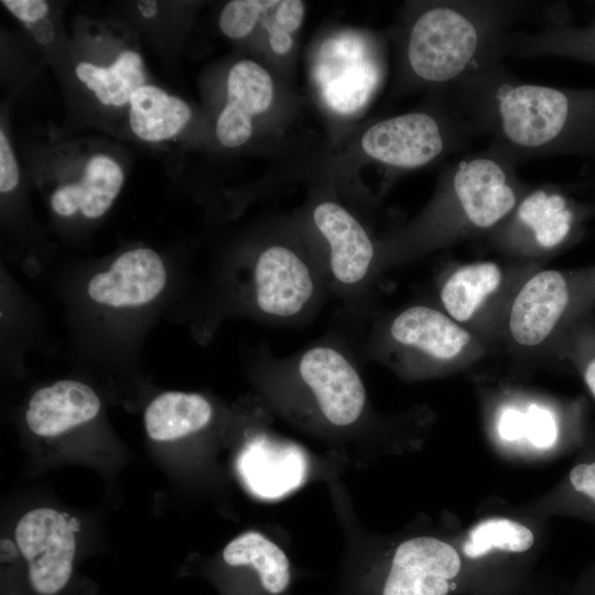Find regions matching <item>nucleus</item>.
Masks as SVG:
<instances>
[{"instance_id":"f257e3e1","label":"nucleus","mask_w":595,"mask_h":595,"mask_svg":"<svg viewBox=\"0 0 595 595\" xmlns=\"http://www.w3.org/2000/svg\"><path fill=\"white\" fill-rule=\"evenodd\" d=\"M444 91L482 137L520 164L570 155L595 166V87L524 82L499 61Z\"/></svg>"},{"instance_id":"f03ea898","label":"nucleus","mask_w":595,"mask_h":595,"mask_svg":"<svg viewBox=\"0 0 595 595\" xmlns=\"http://www.w3.org/2000/svg\"><path fill=\"white\" fill-rule=\"evenodd\" d=\"M536 7L518 0H455L429 4L408 31L405 63L421 83L448 89L504 61L515 26Z\"/></svg>"},{"instance_id":"7ed1b4c3","label":"nucleus","mask_w":595,"mask_h":595,"mask_svg":"<svg viewBox=\"0 0 595 595\" xmlns=\"http://www.w3.org/2000/svg\"><path fill=\"white\" fill-rule=\"evenodd\" d=\"M520 163L489 143L459 156L443 173L437 194L419 225L424 249L488 236L515 209L532 184L518 174Z\"/></svg>"},{"instance_id":"20e7f679","label":"nucleus","mask_w":595,"mask_h":595,"mask_svg":"<svg viewBox=\"0 0 595 595\" xmlns=\"http://www.w3.org/2000/svg\"><path fill=\"white\" fill-rule=\"evenodd\" d=\"M443 94V104L435 112L411 111L369 127L360 141L364 152L386 165L410 170L466 151L482 136L444 90Z\"/></svg>"},{"instance_id":"39448f33","label":"nucleus","mask_w":595,"mask_h":595,"mask_svg":"<svg viewBox=\"0 0 595 595\" xmlns=\"http://www.w3.org/2000/svg\"><path fill=\"white\" fill-rule=\"evenodd\" d=\"M538 263L510 260L468 262L448 271L439 289L441 309L486 343L504 332L510 304Z\"/></svg>"},{"instance_id":"423d86ee","label":"nucleus","mask_w":595,"mask_h":595,"mask_svg":"<svg viewBox=\"0 0 595 595\" xmlns=\"http://www.w3.org/2000/svg\"><path fill=\"white\" fill-rule=\"evenodd\" d=\"M388 360L414 370L450 371L480 360L487 343L442 309L418 304L405 307L385 332Z\"/></svg>"},{"instance_id":"0eeeda50","label":"nucleus","mask_w":595,"mask_h":595,"mask_svg":"<svg viewBox=\"0 0 595 595\" xmlns=\"http://www.w3.org/2000/svg\"><path fill=\"white\" fill-rule=\"evenodd\" d=\"M582 216L581 207L563 187L531 185L487 241L512 260L538 263L572 240Z\"/></svg>"},{"instance_id":"6e6552de","label":"nucleus","mask_w":595,"mask_h":595,"mask_svg":"<svg viewBox=\"0 0 595 595\" xmlns=\"http://www.w3.org/2000/svg\"><path fill=\"white\" fill-rule=\"evenodd\" d=\"M15 541L26 561L28 580L37 595H58L68 585L76 540L66 517L51 508L26 512L15 527Z\"/></svg>"},{"instance_id":"1a4fd4ad","label":"nucleus","mask_w":595,"mask_h":595,"mask_svg":"<svg viewBox=\"0 0 595 595\" xmlns=\"http://www.w3.org/2000/svg\"><path fill=\"white\" fill-rule=\"evenodd\" d=\"M296 370L329 423L347 426L358 420L366 404V390L342 351L328 345L313 346L301 354Z\"/></svg>"},{"instance_id":"9d476101","label":"nucleus","mask_w":595,"mask_h":595,"mask_svg":"<svg viewBox=\"0 0 595 595\" xmlns=\"http://www.w3.org/2000/svg\"><path fill=\"white\" fill-rule=\"evenodd\" d=\"M252 282L258 310L280 320L302 314L313 303L317 291L314 269L282 245L270 246L258 256Z\"/></svg>"},{"instance_id":"9b49d317","label":"nucleus","mask_w":595,"mask_h":595,"mask_svg":"<svg viewBox=\"0 0 595 595\" xmlns=\"http://www.w3.org/2000/svg\"><path fill=\"white\" fill-rule=\"evenodd\" d=\"M459 570L461 558L451 544L412 538L397 548L380 595H447Z\"/></svg>"},{"instance_id":"f8f14e48","label":"nucleus","mask_w":595,"mask_h":595,"mask_svg":"<svg viewBox=\"0 0 595 595\" xmlns=\"http://www.w3.org/2000/svg\"><path fill=\"white\" fill-rule=\"evenodd\" d=\"M166 271L152 249L123 252L107 271L88 282L87 292L96 303L111 307H136L153 301L164 289Z\"/></svg>"},{"instance_id":"ddd939ff","label":"nucleus","mask_w":595,"mask_h":595,"mask_svg":"<svg viewBox=\"0 0 595 595\" xmlns=\"http://www.w3.org/2000/svg\"><path fill=\"white\" fill-rule=\"evenodd\" d=\"M314 224L329 247V270L343 286L354 288L369 274L375 246L360 223L343 206L323 202L313 212Z\"/></svg>"},{"instance_id":"4468645a","label":"nucleus","mask_w":595,"mask_h":595,"mask_svg":"<svg viewBox=\"0 0 595 595\" xmlns=\"http://www.w3.org/2000/svg\"><path fill=\"white\" fill-rule=\"evenodd\" d=\"M273 100V82L258 63L242 60L227 77V104L216 122V137L227 148L246 143L252 134V117L264 112Z\"/></svg>"},{"instance_id":"2eb2a0df","label":"nucleus","mask_w":595,"mask_h":595,"mask_svg":"<svg viewBox=\"0 0 595 595\" xmlns=\"http://www.w3.org/2000/svg\"><path fill=\"white\" fill-rule=\"evenodd\" d=\"M237 469L252 494L274 499L303 483L306 459L294 445L259 437L242 448L237 459Z\"/></svg>"},{"instance_id":"dca6fc26","label":"nucleus","mask_w":595,"mask_h":595,"mask_svg":"<svg viewBox=\"0 0 595 595\" xmlns=\"http://www.w3.org/2000/svg\"><path fill=\"white\" fill-rule=\"evenodd\" d=\"M99 410L100 400L89 386L61 380L32 396L25 420L34 434L56 436L93 420Z\"/></svg>"},{"instance_id":"f3484780","label":"nucleus","mask_w":595,"mask_h":595,"mask_svg":"<svg viewBox=\"0 0 595 595\" xmlns=\"http://www.w3.org/2000/svg\"><path fill=\"white\" fill-rule=\"evenodd\" d=\"M125 181L121 166L110 156H91L78 183L57 187L51 196L53 210L64 217L80 212L85 217H101L112 205Z\"/></svg>"},{"instance_id":"a211bd4d","label":"nucleus","mask_w":595,"mask_h":595,"mask_svg":"<svg viewBox=\"0 0 595 595\" xmlns=\"http://www.w3.org/2000/svg\"><path fill=\"white\" fill-rule=\"evenodd\" d=\"M506 55L556 57L595 66V22L583 26L549 24L538 31L515 30L507 39Z\"/></svg>"},{"instance_id":"6ab92c4d","label":"nucleus","mask_w":595,"mask_h":595,"mask_svg":"<svg viewBox=\"0 0 595 595\" xmlns=\"http://www.w3.org/2000/svg\"><path fill=\"white\" fill-rule=\"evenodd\" d=\"M192 118L190 106L154 85H143L129 101V125L148 142L169 140L178 134Z\"/></svg>"},{"instance_id":"aec40b11","label":"nucleus","mask_w":595,"mask_h":595,"mask_svg":"<svg viewBox=\"0 0 595 595\" xmlns=\"http://www.w3.org/2000/svg\"><path fill=\"white\" fill-rule=\"evenodd\" d=\"M210 418L212 407L201 394L169 391L148 405L144 426L150 439L169 442L199 431Z\"/></svg>"},{"instance_id":"412c9836","label":"nucleus","mask_w":595,"mask_h":595,"mask_svg":"<svg viewBox=\"0 0 595 595\" xmlns=\"http://www.w3.org/2000/svg\"><path fill=\"white\" fill-rule=\"evenodd\" d=\"M223 560L229 567L253 569L268 595H282L290 586L286 554L261 533L249 531L231 540L223 551Z\"/></svg>"},{"instance_id":"4be33fe9","label":"nucleus","mask_w":595,"mask_h":595,"mask_svg":"<svg viewBox=\"0 0 595 595\" xmlns=\"http://www.w3.org/2000/svg\"><path fill=\"white\" fill-rule=\"evenodd\" d=\"M75 73L105 106L120 107L129 104L133 93L145 85L142 57L130 50L121 52L107 67L88 62L78 63Z\"/></svg>"},{"instance_id":"5701e85b","label":"nucleus","mask_w":595,"mask_h":595,"mask_svg":"<svg viewBox=\"0 0 595 595\" xmlns=\"http://www.w3.org/2000/svg\"><path fill=\"white\" fill-rule=\"evenodd\" d=\"M534 542L533 532L526 526L506 518H491L476 524L469 532L463 551L477 559L491 549L507 552H524Z\"/></svg>"},{"instance_id":"b1692460","label":"nucleus","mask_w":595,"mask_h":595,"mask_svg":"<svg viewBox=\"0 0 595 595\" xmlns=\"http://www.w3.org/2000/svg\"><path fill=\"white\" fill-rule=\"evenodd\" d=\"M273 3L272 0L229 1L220 12L219 28L230 39L245 37Z\"/></svg>"},{"instance_id":"393cba45","label":"nucleus","mask_w":595,"mask_h":595,"mask_svg":"<svg viewBox=\"0 0 595 595\" xmlns=\"http://www.w3.org/2000/svg\"><path fill=\"white\" fill-rule=\"evenodd\" d=\"M269 30V42L277 54H285L293 44L292 33L304 18V3L300 0L277 1Z\"/></svg>"},{"instance_id":"a878e982","label":"nucleus","mask_w":595,"mask_h":595,"mask_svg":"<svg viewBox=\"0 0 595 595\" xmlns=\"http://www.w3.org/2000/svg\"><path fill=\"white\" fill-rule=\"evenodd\" d=\"M523 437L539 448H549L558 437V425L553 413L537 403L528 405L522 412Z\"/></svg>"},{"instance_id":"bb28decb","label":"nucleus","mask_w":595,"mask_h":595,"mask_svg":"<svg viewBox=\"0 0 595 595\" xmlns=\"http://www.w3.org/2000/svg\"><path fill=\"white\" fill-rule=\"evenodd\" d=\"M19 183V167L3 129L0 130V191L9 193Z\"/></svg>"},{"instance_id":"cd10ccee","label":"nucleus","mask_w":595,"mask_h":595,"mask_svg":"<svg viewBox=\"0 0 595 595\" xmlns=\"http://www.w3.org/2000/svg\"><path fill=\"white\" fill-rule=\"evenodd\" d=\"M2 4L19 20L30 23L42 20L48 13L43 0H4Z\"/></svg>"},{"instance_id":"c85d7f7f","label":"nucleus","mask_w":595,"mask_h":595,"mask_svg":"<svg viewBox=\"0 0 595 595\" xmlns=\"http://www.w3.org/2000/svg\"><path fill=\"white\" fill-rule=\"evenodd\" d=\"M498 432L506 441H517L522 439V412L515 408L504 409L498 421Z\"/></svg>"},{"instance_id":"c756f323","label":"nucleus","mask_w":595,"mask_h":595,"mask_svg":"<svg viewBox=\"0 0 595 595\" xmlns=\"http://www.w3.org/2000/svg\"><path fill=\"white\" fill-rule=\"evenodd\" d=\"M572 486L595 500V462L591 464H580L570 473Z\"/></svg>"},{"instance_id":"7c9ffc66","label":"nucleus","mask_w":595,"mask_h":595,"mask_svg":"<svg viewBox=\"0 0 595 595\" xmlns=\"http://www.w3.org/2000/svg\"><path fill=\"white\" fill-rule=\"evenodd\" d=\"M584 379L587 387L595 397V358L587 364L584 371Z\"/></svg>"},{"instance_id":"2f4dec72","label":"nucleus","mask_w":595,"mask_h":595,"mask_svg":"<svg viewBox=\"0 0 595 595\" xmlns=\"http://www.w3.org/2000/svg\"><path fill=\"white\" fill-rule=\"evenodd\" d=\"M139 11L145 18H151L156 12V3L153 1H142L138 4Z\"/></svg>"}]
</instances>
